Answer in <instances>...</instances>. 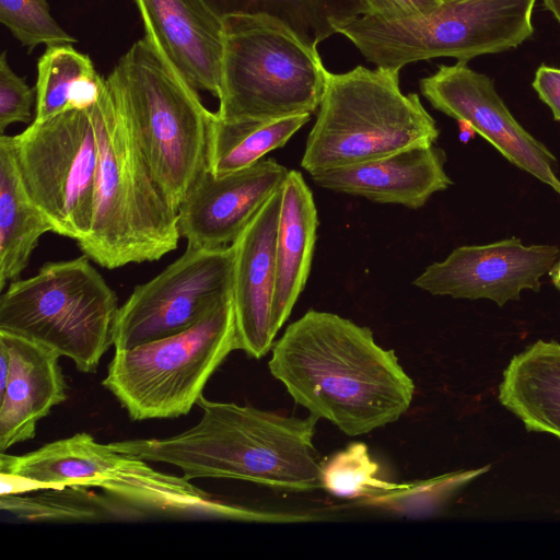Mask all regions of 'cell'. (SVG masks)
<instances>
[{
  "label": "cell",
  "instance_id": "cell-1",
  "mask_svg": "<svg viewBox=\"0 0 560 560\" xmlns=\"http://www.w3.org/2000/svg\"><path fill=\"white\" fill-rule=\"evenodd\" d=\"M271 375L316 419L358 436L397 421L415 383L369 327L310 310L273 343Z\"/></svg>",
  "mask_w": 560,
  "mask_h": 560
},
{
  "label": "cell",
  "instance_id": "cell-2",
  "mask_svg": "<svg viewBox=\"0 0 560 560\" xmlns=\"http://www.w3.org/2000/svg\"><path fill=\"white\" fill-rule=\"evenodd\" d=\"M197 405L202 416L184 432L109 445L147 462L175 466L189 481L228 478L290 492L322 488L323 460L314 445L318 419L211 401L203 395Z\"/></svg>",
  "mask_w": 560,
  "mask_h": 560
},
{
  "label": "cell",
  "instance_id": "cell-3",
  "mask_svg": "<svg viewBox=\"0 0 560 560\" xmlns=\"http://www.w3.org/2000/svg\"><path fill=\"white\" fill-rule=\"evenodd\" d=\"M147 460L102 444L85 432L45 444L23 455L0 454V472L11 493L44 488H100L122 518H210L276 522L277 512L225 502L184 477L162 474Z\"/></svg>",
  "mask_w": 560,
  "mask_h": 560
},
{
  "label": "cell",
  "instance_id": "cell-4",
  "mask_svg": "<svg viewBox=\"0 0 560 560\" xmlns=\"http://www.w3.org/2000/svg\"><path fill=\"white\" fill-rule=\"evenodd\" d=\"M106 83L158 186L178 209L207 168L214 113L144 36L119 58Z\"/></svg>",
  "mask_w": 560,
  "mask_h": 560
},
{
  "label": "cell",
  "instance_id": "cell-5",
  "mask_svg": "<svg viewBox=\"0 0 560 560\" xmlns=\"http://www.w3.org/2000/svg\"><path fill=\"white\" fill-rule=\"evenodd\" d=\"M93 115L98 160L92 221L78 245L106 269L159 260L178 246V211L158 186L107 83Z\"/></svg>",
  "mask_w": 560,
  "mask_h": 560
},
{
  "label": "cell",
  "instance_id": "cell-6",
  "mask_svg": "<svg viewBox=\"0 0 560 560\" xmlns=\"http://www.w3.org/2000/svg\"><path fill=\"white\" fill-rule=\"evenodd\" d=\"M399 71L358 66L327 72L301 160L311 176L435 143V120L417 93L401 92Z\"/></svg>",
  "mask_w": 560,
  "mask_h": 560
},
{
  "label": "cell",
  "instance_id": "cell-7",
  "mask_svg": "<svg viewBox=\"0 0 560 560\" xmlns=\"http://www.w3.org/2000/svg\"><path fill=\"white\" fill-rule=\"evenodd\" d=\"M223 35L218 118L275 120L319 107L328 70L288 25L269 15H230Z\"/></svg>",
  "mask_w": 560,
  "mask_h": 560
},
{
  "label": "cell",
  "instance_id": "cell-8",
  "mask_svg": "<svg viewBox=\"0 0 560 560\" xmlns=\"http://www.w3.org/2000/svg\"><path fill=\"white\" fill-rule=\"evenodd\" d=\"M118 299L85 255L44 264L9 283L0 296V330L70 358L84 373L97 370L113 346Z\"/></svg>",
  "mask_w": 560,
  "mask_h": 560
},
{
  "label": "cell",
  "instance_id": "cell-9",
  "mask_svg": "<svg viewBox=\"0 0 560 560\" xmlns=\"http://www.w3.org/2000/svg\"><path fill=\"white\" fill-rule=\"evenodd\" d=\"M537 0H444L401 20L358 16L335 26L376 67L404 66L439 57L459 62L515 48L534 33Z\"/></svg>",
  "mask_w": 560,
  "mask_h": 560
},
{
  "label": "cell",
  "instance_id": "cell-10",
  "mask_svg": "<svg viewBox=\"0 0 560 560\" xmlns=\"http://www.w3.org/2000/svg\"><path fill=\"white\" fill-rule=\"evenodd\" d=\"M238 350L232 298L178 334L115 351L102 385L132 420L171 419L197 405L212 374Z\"/></svg>",
  "mask_w": 560,
  "mask_h": 560
},
{
  "label": "cell",
  "instance_id": "cell-11",
  "mask_svg": "<svg viewBox=\"0 0 560 560\" xmlns=\"http://www.w3.org/2000/svg\"><path fill=\"white\" fill-rule=\"evenodd\" d=\"M16 163L54 233L77 242L91 228L98 160L93 107L33 120L12 136Z\"/></svg>",
  "mask_w": 560,
  "mask_h": 560
},
{
  "label": "cell",
  "instance_id": "cell-12",
  "mask_svg": "<svg viewBox=\"0 0 560 560\" xmlns=\"http://www.w3.org/2000/svg\"><path fill=\"white\" fill-rule=\"evenodd\" d=\"M233 261L232 245H187L175 261L137 285L119 306L114 325L115 350L184 331L231 299Z\"/></svg>",
  "mask_w": 560,
  "mask_h": 560
},
{
  "label": "cell",
  "instance_id": "cell-13",
  "mask_svg": "<svg viewBox=\"0 0 560 560\" xmlns=\"http://www.w3.org/2000/svg\"><path fill=\"white\" fill-rule=\"evenodd\" d=\"M420 92L433 108L469 126L510 163L560 195L556 156L516 120L489 77L466 62L439 65L435 73L421 79Z\"/></svg>",
  "mask_w": 560,
  "mask_h": 560
},
{
  "label": "cell",
  "instance_id": "cell-14",
  "mask_svg": "<svg viewBox=\"0 0 560 560\" xmlns=\"http://www.w3.org/2000/svg\"><path fill=\"white\" fill-rule=\"evenodd\" d=\"M559 256L558 246H526L516 237L460 246L444 260L429 265L413 285L433 295L487 299L503 306L520 300L523 290L538 292L540 278Z\"/></svg>",
  "mask_w": 560,
  "mask_h": 560
},
{
  "label": "cell",
  "instance_id": "cell-15",
  "mask_svg": "<svg viewBox=\"0 0 560 560\" xmlns=\"http://www.w3.org/2000/svg\"><path fill=\"white\" fill-rule=\"evenodd\" d=\"M288 174L271 158L221 176L206 168L177 209L180 236L192 247L231 245Z\"/></svg>",
  "mask_w": 560,
  "mask_h": 560
},
{
  "label": "cell",
  "instance_id": "cell-16",
  "mask_svg": "<svg viewBox=\"0 0 560 560\" xmlns=\"http://www.w3.org/2000/svg\"><path fill=\"white\" fill-rule=\"evenodd\" d=\"M282 187L262 205L231 244L237 347L254 359L262 358L275 341L271 308Z\"/></svg>",
  "mask_w": 560,
  "mask_h": 560
},
{
  "label": "cell",
  "instance_id": "cell-17",
  "mask_svg": "<svg viewBox=\"0 0 560 560\" xmlns=\"http://www.w3.org/2000/svg\"><path fill=\"white\" fill-rule=\"evenodd\" d=\"M147 37L197 91L219 97L223 20L203 0H133Z\"/></svg>",
  "mask_w": 560,
  "mask_h": 560
},
{
  "label": "cell",
  "instance_id": "cell-18",
  "mask_svg": "<svg viewBox=\"0 0 560 560\" xmlns=\"http://www.w3.org/2000/svg\"><path fill=\"white\" fill-rule=\"evenodd\" d=\"M446 155L434 145H416L363 163L312 175L325 189L359 196L380 203L423 207L430 197L447 189Z\"/></svg>",
  "mask_w": 560,
  "mask_h": 560
},
{
  "label": "cell",
  "instance_id": "cell-19",
  "mask_svg": "<svg viewBox=\"0 0 560 560\" xmlns=\"http://www.w3.org/2000/svg\"><path fill=\"white\" fill-rule=\"evenodd\" d=\"M11 358L9 380L0 397V452L31 440L37 423L67 399L60 355L33 340L0 330Z\"/></svg>",
  "mask_w": 560,
  "mask_h": 560
},
{
  "label": "cell",
  "instance_id": "cell-20",
  "mask_svg": "<svg viewBox=\"0 0 560 560\" xmlns=\"http://www.w3.org/2000/svg\"><path fill=\"white\" fill-rule=\"evenodd\" d=\"M317 226L313 192L302 174L291 170L282 187L276 243V283L271 308V330L275 337L305 288Z\"/></svg>",
  "mask_w": 560,
  "mask_h": 560
},
{
  "label": "cell",
  "instance_id": "cell-21",
  "mask_svg": "<svg viewBox=\"0 0 560 560\" xmlns=\"http://www.w3.org/2000/svg\"><path fill=\"white\" fill-rule=\"evenodd\" d=\"M499 400L528 431L560 439V343L537 340L514 355L503 372Z\"/></svg>",
  "mask_w": 560,
  "mask_h": 560
},
{
  "label": "cell",
  "instance_id": "cell-22",
  "mask_svg": "<svg viewBox=\"0 0 560 560\" xmlns=\"http://www.w3.org/2000/svg\"><path fill=\"white\" fill-rule=\"evenodd\" d=\"M54 226L21 176L12 136L0 137V290L27 267L39 238Z\"/></svg>",
  "mask_w": 560,
  "mask_h": 560
},
{
  "label": "cell",
  "instance_id": "cell-23",
  "mask_svg": "<svg viewBox=\"0 0 560 560\" xmlns=\"http://www.w3.org/2000/svg\"><path fill=\"white\" fill-rule=\"evenodd\" d=\"M105 88L106 79L97 73L89 55L70 44L46 47L37 61L34 120L89 109L98 102Z\"/></svg>",
  "mask_w": 560,
  "mask_h": 560
},
{
  "label": "cell",
  "instance_id": "cell-24",
  "mask_svg": "<svg viewBox=\"0 0 560 560\" xmlns=\"http://www.w3.org/2000/svg\"><path fill=\"white\" fill-rule=\"evenodd\" d=\"M311 119L302 114L275 120H222L214 113L207 168L215 176L249 167L289 139Z\"/></svg>",
  "mask_w": 560,
  "mask_h": 560
},
{
  "label": "cell",
  "instance_id": "cell-25",
  "mask_svg": "<svg viewBox=\"0 0 560 560\" xmlns=\"http://www.w3.org/2000/svg\"><path fill=\"white\" fill-rule=\"evenodd\" d=\"M222 20L230 15H269L288 25L307 46L336 33L339 23L362 15L358 0H203Z\"/></svg>",
  "mask_w": 560,
  "mask_h": 560
},
{
  "label": "cell",
  "instance_id": "cell-26",
  "mask_svg": "<svg viewBox=\"0 0 560 560\" xmlns=\"http://www.w3.org/2000/svg\"><path fill=\"white\" fill-rule=\"evenodd\" d=\"M0 508L16 518L33 522L90 523L121 518L119 509L106 494L80 486L1 494Z\"/></svg>",
  "mask_w": 560,
  "mask_h": 560
},
{
  "label": "cell",
  "instance_id": "cell-27",
  "mask_svg": "<svg viewBox=\"0 0 560 560\" xmlns=\"http://www.w3.org/2000/svg\"><path fill=\"white\" fill-rule=\"evenodd\" d=\"M381 467L362 442H352L322 462L320 485L329 493L347 499H371L401 488L381 476Z\"/></svg>",
  "mask_w": 560,
  "mask_h": 560
},
{
  "label": "cell",
  "instance_id": "cell-28",
  "mask_svg": "<svg viewBox=\"0 0 560 560\" xmlns=\"http://www.w3.org/2000/svg\"><path fill=\"white\" fill-rule=\"evenodd\" d=\"M0 22L28 52L40 45L77 43V38L56 22L46 0H0Z\"/></svg>",
  "mask_w": 560,
  "mask_h": 560
},
{
  "label": "cell",
  "instance_id": "cell-29",
  "mask_svg": "<svg viewBox=\"0 0 560 560\" xmlns=\"http://www.w3.org/2000/svg\"><path fill=\"white\" fill-rule=\"evenodd\" d=\"M490 468V465H486L480 468L442 475L418 483H405L401 488L366 500L370 504L388 510L413 512L415 506H419L420 512L435 511L462 488Z\"/></svg>",
  "mask_w": 560,
  "mask_h": 560
},
{
  "label": "cell",
  "instance_id": "cell-30",
  "mask_svg": "<svg viewBox=\"0 0 560 560\" xmlns=\"http://www.w3.org/2000/svg\"><path fill=\"white\" fill-rule=\"evenodd\" d=\"M36 89L31 88L23 77L18 75L8 61L7 51L0 57V132L15 122L30 124L34 120Z\"/></svg>",
  "mask_w": 560,
  "mask_h": 560
},
{
  "label": "cell",
  "instance_id": "cell-31",
  "mask_svg": "<svg viewBox=\"0 0 560 560\" xmlns=\"http://www.w3.org/2000/svg\"><path fill=\"white\" fill-rule=\"evenodd\" d=\"M363 16L395 21L423 13L444 0H358Z\"/></svg>",
  "mask_w": 560,
  "mask_h": 560
},
{
  "label": "cell",
  "instance_id": "cell-32",
  "mask_svg": "<svg viewBox=\"0 0 560 560\" xmlns=\"http://www.w3.org/2000/svg\"><path fill=\"white\" fill-rule=\"evenodd\" d=\"M532 85L551 109L553 119L560 121V68L541 65L536 70Z\"/></svg>",
  "mask_w": 560,
  "mask_h": 560
},
{
  "label": "cell",
  "instance_id": "cell-33",
  "mask_svg": "<svg viewBox=\"0 0 560 560\" xmlns=\"http://www.w3.org/2000/svg\"><path fill=\"white\" fill-rule=\"evenodd\" d=\"M11 368V358L7 348L0 343V397L4 394L9 373Z\"/></svg>",
  "mask_w": 560,
  "mask_h": 560
},
{
  "label": "cell",
  "instance_id": "cell-34",
  "mask_svg": "<svg viewBox=\"0 0 560 560\" xmlns=\"http://www.w3.org/2000/svg\"><path fill=\"white\" fill-rule=\"evenodd\" d=\"M553 285L560 291V257L548 271Z\"/></svg>",
  "mask_w": 560,
  "mask_h": 560
},
{
  "label": "cell",
  "instance_id": "cell-35",
  "mask_svg": "<svg viewBox=\"0 0 560 560\" xmlns=\"http://www.w3.org/2000/svg\"><path fill=\"white\" fill-rule=\"evenodd\" d=\"M547 10H549L560 23V0H542Z\"/></svg>",
  "mask_w": 560,
  "mask_h": 560
}]
</instances>
